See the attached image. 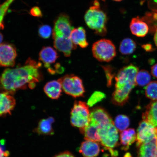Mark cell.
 <instances>
[{"label":"cell","mask_w":157,"mask_h":157,"mask_svg":"<svg viewBox=\"0 0 157 157\" xmlns=\"http://www.w3.org/2000/svg\"><path fill=\"white\" fill-rule=\"evenodd\" d=\"M154 40L155 44L156 46L157 47V27L156 29L155 32L154 36Z\"/></svg>","instance_id":"36"},{"label":"cell","mask_w":157,"mask_h":157,"mask_svg":"<svg viewBox=\"0 0 157 157\" xmlns=\"http://www.w3.org/2000/svg\"><path fill=\"white\" fill-rule=\"evenodd\" d=\"M146 97L152 101L157 100V81H152L147 84L145 88Z\"/></svg>","instance_id":"26"},{"label":"cell","mask_w":157,"mask_h":157,"mask_svg":"<svg viewBox=\"0 0 157 157\" xmlns=\"http://www.w3.org/2000/svg\"><path fill=\"white\" fill-rule=\"evenodd\" d=\"M90 121L97 124L99 127L113 121L108 112L99 107L94 108L90 112Z\"/></svg>","instance_id":"13"},{"label":"cell","mask_w":157,"mask_h":157,"mask_svg":"<svg viewBox=\"0 0 157 157\" xmlns=\"http://www.w3.org/2000/svg\"><path fill=\"white\" fill-rule=\"evenodd\" d=\"M142 48L146 51L147 52H151L153 50L152 45L150 44H146L143 45Z\"/></svg>","instance_id":"35"},{"label":"cell","mask_w":157,"mask_h":157,"mask_svg":"<svg viewBox=\"0 0 157 157\" xmlns=\"http://www.w3.org/2000/svg\"><path fill=\"white\" fill-rule=\"evenodd\" d=\"M42 64L30 58L23 66L8 68L0 76V91L11 95L20 90L33 89L44 79Z\"/></svg>","instance_id":"1"},{"label":"cell","mask_w":157,"mask_h":157,"mask_svg":"<svg viewBox=\"0 0 157 157\" xmlns=\"http://www.w3.org/2000/svg\"><path fill=\"white\" fill-rule=\"evenodd\" d=\"M59 56L57 52L52 47H43L39 54V59L44 64L48 71L52 67L51 65L56 62Z\"/></svg>","instance_id":"12"},{"label":"cell","mask_w":157,"mask_h":157,"mask_svg":"<svg viewBox=\"0 0 157 157\" xmlns=\"http://www.w3.org/2000/svg\"><path fill=\"white\" fill-rule=\"evenodd\" d=\"M9 155L8 151H6L2 147L0 146V157H7Z\"/></svg>","instance_id":"34"},{"label":"cell","mask_w":157,"mask_h":157,"mask_svg":"<svg viewBox=\"0 0 157 157\" xmlns=\"http://www.w3.org/2000/svg\"><path fill=\"white\" fill-rule=\"evenodd\" d=\"M15 0H6L2 4L0 5V29L5 27L4 19L9 8L10 6Z\"/></svg>","instance_id":"28"},{"label":"cell","mask_w":157,"mask_h":157,"mask_svg":"<svg viewBox=\"0 0 157 157\" xmlns=\"http://www.w3.org/2000/svg\"><path fill=\"white\" fill-rule=\"evenodd\" d=\"M155 13L154 14V18L157 20V12H155Z\"/></svg>","instance_id":"39"},{"label":"cell","mask_w":157,"mask_h":157,"mask_svg":"<svg viewBox=\"0 0 157 157\" xmlns=\"http://www.w3.org/2000/svg\"><path fill=\"white\" fill-rule=\"evenodd\" d=\"M16 104V101L12 95L2 92L0 93V117L11 115Z\"/></svg>","instance_id":"11"},{"label":"cell","mask_w":157,"mask_h":157,"mask_svg":"<svg viewBox=\"0 0 157 157\" xmlns=\"http://www.w3.org/2000/svg\"><path fill=\"white\" fill-rule=\"evenodd\" d=\"M98 132L102 146L109 151L112 156L117 157L118 152L114 148L118 145L119 137L118 130L113 121L99 126Z\"/></svg>","instance_id":"5"},{"label":"cell","mask_w":157,"mask_h":157,"mask_svg":"<svg viewBox=\"0 0 157 157\" xmlns=\"http://www.w3.org/2000/svg\"><path fill=\"white\" fill-rule=\"evenodd\" d=\"M138 71L137 67L131 64L118 72L115 78V89L111 98L114 105L122 106L128 101L129 94L136 85V77Z\"/></svg>","instance_id":"2"},{"label":"cell","mask_w":157,"mask_h":157,"mask_svg":"<svg viewBox=\"0 0 157 157\" xmlns=\"http://www.w3.org/2000/svg\"><path fill=\"white\" fill-rule=\"evenodd\" d=\"M136 48V44L135 41L129 38L123 39L119 46V51L124 55L132 54Z\"/></svg>","instance_id":"23"},{"label":"cell","mask_w":157,"mask_h":157,"mask_svg":"<svg viewBox=\"0 0 157 157\" xmlns=\"http://www.w3.org/2000/svg\"><path fill=\"white\" fill-rule=\"evenodd\" d=\"M17 56L14 45L6 43L0 44V67H13Z\"/></svg>","instance_id":"10"},{"label":"cell","mask_w":157,"mask_h":157,"mask_svg":"<svg viewBox=\"0 0 157 157\" xmlns=\"http://www.w3.org/2000/svg\"><path fill=\"white\" fill-rule=\"evenodd\" d=\"M74 28L69 17L66 13H60L54 21L52 33L54 46L67 57L77 48L71 39V33Z\"/></svg>","instance_id":"3"},{"label":"cell","mask_w":157,"mask_h":157,"mask_svg":"<svg viewBox=\"0 0 157 157\" xmlns=\"http://www.w3.org/2000/svg\"><path fill=\"white\" fill-rule=\"evenodd\" d=\"M3 35L1 33H0V44H2V43L3 42Z\"/></svg>","instance_id":"37"},{"label":"cell","mask_w":157,"mask_h":157,"mask_svg":"<svg viewBox=\"0 0 157 157\" xmlns=\"http://www.w3.org/2000/svg\"><path fill=\"white\" fill-rule=\"evenodd\" d=\"M64 93L74 98L83 97L85 93L83 82L73 74L66 75L59 78Z\"/></svg>","instance_id":"8"},{"label":"cell","mask_w":157,"mask_h":157,"mask_svg":"<svg viewBox=\"0 0 157 157\" xmlns=\"http://www.w3.org/2000/svg\"><path fill=\"white\" fill-rule=\"evenodd\" d=\"M129 27L132 34L139 37L146 36L149 31L148 25L138 17L131 20Z\"/></svg>","instance_id":"16"},{"label":"cell","mask_w":157,"mask_h":157,"mask_svg":"<svg viewBox=\"0 0 157 157\" xmlns=\"http://www.w3.org/2000/svg\"><path fill=\"white\" fill-rule=\"evenodd\" d=\"M101 149L99 143L89 140L82 142L78 151L84 157H96L99 155Z\"/></svg>","instance_id":"14"},{"label":"cell","mask_w":157,"mask_h":157,"mask_svg":"<svg viewBox=\"0 0 157 157\" xmlns=\"http://www.w3.org/2000/svg\"><path fill=\"white\" fill-rule=\"evenodd\" d=\"M143 120L157 127V100L152 101L146 106L142 114Z\"/></svg>","instance_id":"19"},{"label":"cell","mask_w":157,"mask_h":157,"mask_svg":"<svg viewBox=\"0 0 157 157\" xmlns=\"http://www.w3.org/2000/svg\"><path fill=\"white\" fill-rule=\"evenodd\" d=\"M105 98V94L103 92L96 91L90 96L88 100L87 105L89 107H93L98 103L102 101Z\"/></svg>","instance_id":"27"},{"label":"cell","mask_w":157,"mask_h":157,"mask_svg":"<svg viewBox=\"0 0 157 157\" xmlns=\"http://www.w3.org/2000/svg\"><path fill=\"white\" fill-rule=\"evenodd\" d=\"M71 39L72 43L76 46H79L82 48H86L88 43L86 39L85 29L82 27L72 29L71 33Z\"/></svg>","instance_id":"18"},{"label":"cell","mask_w":157,"mask_h":157,"mask_svg":"<svg viewBox=\"0 0 157 157\" xmlns=\"http://www.w3.org/2000/svg\"><path fill=\"white\" fill-rule=\"evenodd\" d=\"M103 68L106 77L107 86L109 87H110L112 84L113 78L115 75L113 69L109 66H103Z\"/></svg>","instance_id":"30"},{"label":"cell","mask_w":157,"mask_h":157,"mask_svg":"<svg viewBox=\"0 0 157 157\" xmlns=\"http://www.w3.org/2000/svg\"><path fill=\"white\" fill-rule=\"evenodd\" d=\"M99 125L91 121L87 126L80 130V132L83 134L86 140H89L94 142L100 143L101 139L98 134Z\"/></svg>","instance_id":"21"},{"label":"cell","mask_w":157,"mask_h":157,"mask_svg":"<svg viewBox=\"0 0 157 157\" xmlns=\"http://www.w3.org/2000/svg\"><path fill=\"white\" fill-rule=\"evenodd\" d=\"M29 13L33 17H42L43 13L40 8L38 6H35L30 10Z\"/></svg>","instance_id":"31"},{"label":"cell","mask_w":157,"mask_h":157,"mask_svg":"<svg viewBox=\"0 0 157 157\" xmlns=\"http://www.w3.org/2000/svg\"><path fill=\"white\" fill-rule=\"evenodd\" d=\"M113 1H115L116 2H120L123 1V0H113Z\"/></svg>","instance_id":"40"},{"label":"cell","mask_w":157,"mask_h":157,"mask_svg":"<svg viewBox=\"0 0 157 157\" xmlns=\"http://www.w3.org/2000/svg\"><path fill=\"white\" fill-rule=\"evenodd\" d=\"M157 127L142 120L137 130L136 145L137 147L157 138Z\"/></svg>","instance_id":"9"},{"label":"cell","mask_w":157,"mask_h":157,"mask_svg":"<svg viewBox=\"0 0 157 157\" xmlns=\"http://www.w3.org/2000/svg\"><path fill=\"white\" fill-rule=\"evenodd\" d=\"M62 90V84L59 79L48 82L44 87L45 93L52 99H58L61 96Z\"/></svg>","instance_id":"17"},{"label":"cell","mask_w":157,"mask_h":157,"mask_svg":"<svg viewBox=\"0 0 157 157\" xmlns=\"http://www.w3.org/2000/svg\"><path fill=\"white\" fill-rule=\"evenodd\" d=\"M54 122L55 119L52 117L41 119L39 121L38 126L33 131L39 135L44 136L52 135L54 133L52 127V124Z\"/></svg>","instance_id":"15"},{"label":"cell","mask_w":157,"mask_h":157,"mask_svg":"<svg viewBox=\"0 0 157 157\" xmlns=\"http://www.w3.org/2000/svg\"><path fill=\"white\" fill-rule=\"evenodd\" d=\"M137 157H155L157 150V139L139 147Z\"/></svg>","instance_id":"22"},{"label":"cell","mask_w":157,"mask_h":157,"mask_svg":"<svg viewBox=\"0 0 157 157\" xmlns=\"http://www.w3.org/2000/svg\"><path fill=\"white\" fill-rule=\"evenodd\" d=\"M119 139L121 150L127 151L136 140V134L135 129L129 128L121 132Z\"/></svg>","instance_id":"20"},{"label":"cell","mask_w":157,"mask_h":157,"mask_svg":"<svg viewBox=\"0 0 157 157\" xmlns=\"http://www.w3.org/2000/svg\"><path fill=\"white\" fill-rule=\"evenodd\" d=\"M84 20L87 26L97 35L104 36L107 33V17L101 9L98 1L95 0L84 15Z\"/></svg>","instance_id":"4"},{"label":"cell","mask_w":157,"mask_h":157,"mask_svg":"<svg viewBox=\"0 0 157 157\" xmlns=\"http://www.w3.org/2000/svg\"><path fill=\"white\" fill-rule=\"evenodd\" d=\"M53 157H75L74 155L69 151H64L56 155Z\"/></svg>","instance_id":"32"},{"label":"cell","mask_w":157,"mask_h":157,"mask_svg":"<svg viewBox=\"0 0 157 157\" xmlns=\"http://www.w3.org/2000/svg\"><path fill=\"white\" fill-rule=\"evenodd\" d=\"M151 76L147 71L142 70L138 71L136 77V85L143 87L150 83Z\"/></svg>","instance_id":"25"},{"label":"cell","mask_w":157,"mask_h":157,"mask_svg":"<svg viewBox=\"0 0 157 157\" xmlns=\"http://www.w3.org/2000/svg\"><path fill=\"white\" fill-rule=\"evenodd\" d=\"M124 157H133L130 153L127 152L125 154Z\"/></svg>","instance_id":"38"},{"label":"cell","mask_w":157,"mask_h":157,"mask_svg":"<svg viewBox=\"0 0 157 157\" xmlns=\"http://www.w3.org/2000/svg\"><path fill=\"white\" fill-rule=\"evenodd\" d=\"M129 117L125 115L121 114L116 117L114 124L118 131L121 132L126 129L130 125Z\"/></svg>","instance_id":"24"},{"label":"cell","mask_w":157,"mask_h":157,"mask_svg":"<svg viewBox=\"0 0 157 157\" xmlns=\"http://www.w3.org/2000/svg\"><path fill=\"white\" fill-rule=\"evenodd\" d=\"M52 32V27L48 25H41L39 27L38 35L41 38L47 39L51 36Z\"/></svg>","instance_id":"29"},{"label":"cell","mask_w":157,"mask_h":157,"mask_svg":"<svg viewBox=\"0 0 157 157\" xmlns=\"http://www.w3.org/2000/svg\"><path fill=\"white\" fill-rule=\"evenodd\" d=\"M102 1L104 2H105V0H102Z\"/></svg>","instance_id":"42"},{"label":"cell","mask_w":157,"mask_h":157,"mask_svg":"<svg viewBox=\"0 0 157 157\" xmlns=\"http://www.w3.org/2000/svg\"></svg>","instance_id":"43"},{"label":"cell","mask_w":157,"mask_h":157,"mask_svg":"<svg viewBox=\"0 0 157 157\" xmlns=\"http://www.w3.org/2000/svg\"><path fill=\"white\" fill-rule=\"evenodd\" d=\"M90 121V112L87 104L81 101H75L71 112V124L80 130L87 126Z\"/></svg>","instance_id":"6"},{"label":"cell","mask_w":157,"mask_h":157,"mask_svg":"<svg viewBox=\"0 0 157 157\" xmlns=\"http://www.w3.org/2000/svg\"><path fill=\"white\" fill-rule=\"evenodd\" d=\"M94 57L99 61L109 62L116 56L115 46L110 40L101 39L94 43L92 47Z\"/></svg>","instance_id":"7"},{"label":"cell","mask_w":157,"mask_h":157,"mask_svg":"<svg viewBox=\"0 0 157 157\" xmlns=\"http://www.w3.org/2000/svg\"><path fill=\"white\" fill-rule=\"evenodd\" d=\"M151 72L152 76L157 78V63L152 67L151 68Z\"/></svg>","instance_id":"33"},{"label":"cell","mask_w":157,"mask_h":157,"mask_svg":"<svg viewBox=\"0 0 157 157\" xmlns=\"http://www.w3.org/2000/svg\"><path fill=\"white\" fill-rule=\"evenodd\" d=\"M155 157H157V151H156V152Z\"/></svg>","instance_id":"41"}]
</instances>
